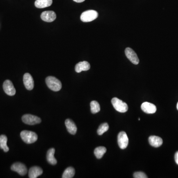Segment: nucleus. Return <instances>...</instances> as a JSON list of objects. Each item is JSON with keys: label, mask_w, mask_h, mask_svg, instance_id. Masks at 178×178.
<instances>
[{"label": "nucleus", "mask_w": 178, "mask_h": 178, "mask_svg": "<svg viewBox=\"0 0 178 178\" xmlns=\"http://www.w3.org/2000/svg\"><path fill=\"white\" fill-rule=\"evenodd\" d=\"M46 83L48 88L52 91L58 92L62 88L61 82L53 76H48L46 79Z\"/></svg>", "instance_id": "nucleus-1"}, {"label": "nucleus", "mask_w": 178, "mask_h": 178, "mask_svg": "<svg viewBox=\"0 0 178 178\" xmlns=\"http://www.w3.org/2000/svg\"><path fill=\"white\" fill-rule=\"evenodd\" d=\"M20 137L24 142L27 144H33L38 139V136L35 133L27 130L22 131L20 133Z\"/></svg>", "instance_id": "nucleus-2"}, {"label": "nucleus", "mask_w": 178, "mask_h": 178, "mask_svg": "<svg viewBox=\"0 0 178 178\" xmlns=\"http://www.w3.org/2000/svg\"><path fill=\"white\" fill-rule=\"evenodd\" d=\"M111 103L114 108L118 112L124 113L128 111V106L127 104L118 98H113L111 100Z\"/></svg>", "instance_id": "nucleus-3"}, {"label": "nucleus", "mask_w": 178, "mask_h": 178, "mask_svg": "<svg viewBox=\"0 0 178 178\" xmlns=\"http://www.w3.org/2000/svg\"><path fill=\"white\" fill-rule=\"evenodd\" d=\"M98 17V13L97 11L94 10H89L85 11L82 13L80 18L81 21L84 23H88L93 21Z\"/></svg>", "instance_id": "nucleus-4"}, {"label": "nucleus", "mask_w": 178, "mask_h": 178, "mask_svg": "<svg viewBox=\"0 0 178 178\" xmlns=\"http://www.w3.org/2000/svg\"><path fill=\"white\" fill-rule=\"evenodd\" d=\"M23 122L27 125H33L41 122V119L36 116L31 114L24 115L22 117Z\"/></svg>", "instance_id": "nucleus-5"}, {"label": "nucleus", "mask_w": 178, "mask_h": 178, "mask_svg": "<svg viewBox=\"0 0 178 178\" xmlns=\"http://www.w3.org/2000/svg\"><path fill=\"white\" fill-rule=\"evenodd\" d=\"M125 53L127 58L129 59L131 63L135 65H137L139 64L140 60L137 53L132 48H127L125 49Z\"/></svg>", "instance_id": "nucleus-6"}, {"label": "nucleus", "mask_w": 178, "mask_h": 178, "mask_svg": "<svg viewBox=\"0 0 178 178\" xmlns=\"http://www.w3.org/2000/svg\"><path fill=\"white\" fill-rule=\"evenodd\" d=\"M118 144L121 149L124 150L128 146L129 139L127 134L124 132H121L118 135Z\"/></svg>", "instance_id": "nucleus-7"}, {"label": "nucleus", "mask_w": 178, "mask_h": 178, "mask_svg": "<svg viewBox=\"0 0 178 178\" xmlns=\"http://www.w3.org/2000/svg\"><path fill=\"white\" fill-rule=\"evenodd\" d=\"M11 169L19 174L21 176H24L27 173V169L26 166L20 162H16L13 164L11 166Z\"/></svg>", "instance_id": "nucleus-8"}, {"label": "nucleus", "mask_w": 178, "mask_h": 178, "mask_svg": "<svg viewBox=\"0 0 178 178\" xmlns=\"http://www.w3.org/2000/svg\"><path fill=\"white\" fill-rule=\"evenodd\" d=\"M3 89L8 96H13L16 93V90L13 83L9 80L5 81L3 84Z\"/></svg>", "instance_id": "nucleus-9"}, {"label": "nucleus", "mask_w": 178, "mask_h": 178, "mask_svg": "<svg viewBox=\"0 0 178 178\" xmlns=\"http://www.w3.org/2000/svg\"><path fill=\"white\" fill-rule=\"evenodd\" d=\"M57 15L53 11H45L43 12L41 15V18L43 21L47 23H51L56 19Z\"/></svg>", "instance_id": "nucleus-10"}, {"label": "nucleus", "mask_w": 178, "mask_h": 178, "mask_svg": "<svg viewBox=\"0 0 178 178\" xmlns=\"http://www.w3.org/2000/svg\"><path fill=\"white\" fill-rule=\"evenodd\" d=\"M23 83L26 89L32 90L34 87V82L32 76L29 73H26L23 76Z\"/></svg>", "instance_id": "nucleus-11"}, {"label": "nucleus", "mask_w": 178, "mask_h": 178, "mask_svg": "<svg viewBox=\"0 0 178 178\" xmlns=\"http://www.w3.org/2000/svg\"><path fill=\"white\" fill-rule=\"evenodd\" d=\"M142 110L148 114H153L156 111V107L151 103L145 102L141 105Z\"/></svg>", "instance_id": "nucleus-12"}, {"label": "nucleus", "mask_w": 178, "mask_h": 178, "mask_svg": "<svg viewBox=\"0 0 178 178\" xmlns=\"http://www.w3.org/2000/svg\"><path fill=\"white\" fill-rule=\"evenodd\" d=\"M90 64L86 61H81L77 64L75 66V71L77 73H80L82 71H87L90 69Z\"/></svg>", "instance_id": "nucleus-13"}, {"label": "nucleus", "mask_w": 178, "mask_h": 178, "mask_svg": "<svg viewBox=\"0 0 178 178\" xmlns=\"http://www.w3.org/2000/svg\"><path fill=\"white\" fill-rule=\"evenodd\" d=\"M149 142L150 145L155 148H158L163 144V140L158 136H150L149 138Z\"/></svg>", "instance_id": "nucleus-14"}, {"label": "nucleus", "mask_w": 178, "mask_h": 178, "mask_svg": "<svg viewBox=\"0 0 178 178\" xmlns=\"http://www.w3.org/2000/svg\"><path fill=\"white\" fill-rule=\"evenodd\" d=\"M43 171L41 168L38 166H34L31 168L29 170L28 175L30 178H36L43 174Z\"/></svg>", "instance_id": "nucleus-15"}, {"label": "nucleus", "mask_w": 178, "mask_h": 178, "mask_svg": "<svg viewBox=\"0 0 178 178\" xmlns=\"http://www.w3.org/2000/svg\"><path fill=\"white\" fill-rule=\"evenodd\" d=\"M65 124L67 131L70 134L75 135L76 133L77 128L74 122L72 120L70 119H66L65 121Z\"/></svg>", "instance_id": "nucleus-16"}, {"label": "nucleus", "mask_w": 178, "mask_h": 178, "mask_svg": "<svg viewBox=\"0 0 178 178\" xmlns=\"http://www.w3.org/2000/svg\"><path fill=\"white\" fill-rule=\"evenodd\" d=\"M53 0H36L35 2V6L37 8H45L51 6Z\"/></svg>", "instance_id": "nucleus-17"}, {"label": "nucleus", "mask_w": 178, "mask_h": 178, "mask_svg": "<svg viewBox=\"0 0 178 178\" xmlns=\"http://www.w3.org/2000/svg\"><path fill=\"white\" fill-rule=\"evenodd\" d=\"M55 150L53 148L50 149L47 153V159L48 163L52 165H56L57 163V159L54 156Z\"/></svg>", "instance_id": "nucleus-18"}, {"label": "nucleus", "mask_w": 178, "mask_h": 178, "mask_svg": "<svg viewBox=\"0 0 178 178\" xmlns=\"http://www.w3.org/2000/svg\"><path fill=\"white\" fill-rule=\"evenodd\" d=\"M8 138L4 135L0 136V148L7 152L9 150V148L7 145Z\"/></svg>", "instance_id": "nucleus-19"}, {"label": "nucleus", "mask_w": 178, "mask_h": 178, "mask_svg": "<svg viewBox=\"0 0 178 178\" xmlns=\"http://www.w3.org/2000/svg\"><path fill=\"white\" fill-rule=\"evenodd\" d=\"M106 152V149L104 146H99L94 150V154L98 159H100Z\"/></svg>", "instance_id": "nucleus-20"}, {"label": "nucleus", "mask_w": 178, "mask_h": 178, "mask_svg": "<svg viewBox=\"0 0 178 178\" xmlns=\"http://www.w3.org/2000/svg\"><path fill=\"white\" fill-rule=\"evenodd\" d=\"M75 173L74 168H73L72 167L67 168L65 169V171H64L63 173V178H72L74 176Z\"/></svg>", "instance_id": "nucleus-21"}, {"label": "nucleus", "mask_w": 178, "mask_h": 178, "mask_svg": "<svg viewBox=\"0 0 178 178\" xmlns=\"http://www.w3.org/2000/svg\"><path fill=\"white\" fill-rule=\"evenodd\" d=\"M90 106H91V110L92 113L95 114L100 111V107L99 104L96 100H93L91 102Z\"/></svg>", "instance_id": "nucleus-22"}, {"label": "nucleus", "mask_w": 178, "mask_h": 178, "mask_svg": "<svg viewBox=\"0 0 178 178\" xmlns=\"http://www.w3.org/2000/svg\"><path fill=\"white\" fill-rule=\"evenodd\" d=\"M109 129V124L106 123H104L101 124V125H100V126H99V129H98V131H97L98 134L99 135H102L105 132L108 131Z\"/></svg>", "instance_id": "nucleus-23"}, {"label": "nucleus", "mask_w": 178, "mask_h": 178, "mask_svg": "<svg viewBox=\"0 0 178 178\" xmlns=\"http://www.w3.org/2000/svg\"><path fill=\"white\" fill-rule=\"evenodd\" d=\"M134 178H148V176L145 173L143 172H137L135 173L133 175Z\"/></svg>", "instance_id": "nucleus-24"}, {"label": "nucleus", "mask_w": 178, "mask_h": 178, "mask_svg": "<svg viewBox=\"0 0 178 178\" xmlns=\"http://www.w3.org/2000/svg\"><path fill=\"white\" fill-rule=\"evenodd\" d=\"M175 160L176 163L178 165V151H177V152L175 153Z\"/></svg>", "instance_id": "nucleus-25"}, {"label": "nucleus", "mask_w": 178, "mask_h": 178, "mask_svg": "<svg viewBox=\"0 0 178 178\" xmlns=\"http://www.w3.org/2000/svg\"><path fill=\"white\" fill-rule=\"evenodd\" d=\"M73 1L76 3H82L85 1V0H73Z\"/></svg>", "instance_id": "nucleus-26"}, {"label": "nucleus", "mask_w": 178, "mask_h": 178, "mask_svg": "<svg viewBox=\"0 0 178 178\" xmlns=\"http://www.w3.org/2000/svg\"><path fill=\"white\" fill-rule=\"evenodd\" d=\"M177 109H178V104H177Z\"/></svg>", "instance_id": "nucleus-27"}]
</instances>
